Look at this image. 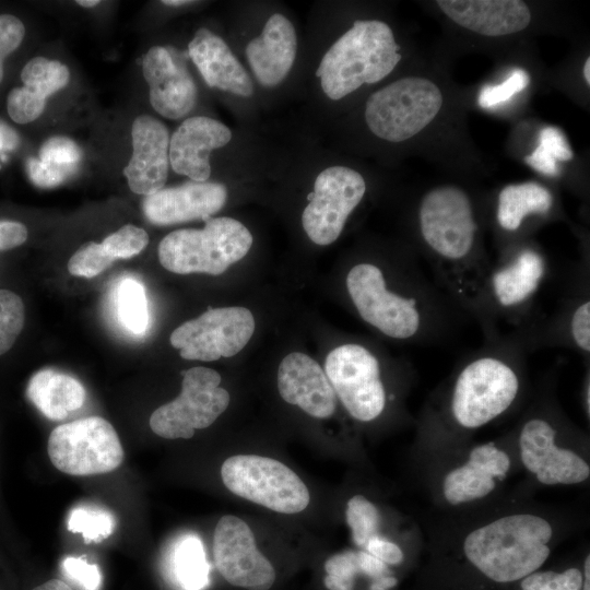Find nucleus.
I'll use <instances>...</instances> for the list:
<instances>
[{
    "label": "nucleus",
    "mask_w": 590,
    "mask_h": 590,
    "mask_svg": "<svg viewBox=\"0 0 590 590\" xmlns=\"http://www.w3.org/2000/svg\"><path fill=\"white\" fill-rule=\"evenodd\" d=\"M418 227L452 296L477 309L486 302L491 269L477 266L473 259L477 224L470 197L456 186L429 190L418 206Z\"/></svg>",
    "instance_id": "obj_1"
},
{
    "label": "nucleus",
    "mask_w": 590,
    "mask_h": 590,
    "mask_svg": "<svg viewBox=\"0 0 590 590\" xmlns=\"http://www.w3.org/2000/svg\"><path fill=\"white\" fill-rule=\"evenodd\" d=\"M521 392L516 359L505 352H484L469 358L451 377L435 420L453 440L505 415Z\"/></svg>",
    "instance_id": "obj_2"
},
{
    "label": "nucleus",
    "mask_w": 590,
    "mask_h": 590,
    "mask_svg": "<svg viewBox=\"0 0 590 590\" xmlns=\"http://www.w3.org/2000/svg\"><path fill=\"white\" fill-rule=\"evenodd\" d=\"M345 283L361 318L388 338L421 340L436 324L437 305L425 285L394 291L382 269L368 262L351 268Z\"/></svg>",
    "instance_id": "obj_3"
},
{
    "label": "nucleus",
    "mask_w": 590,
    "mask_h": 590,
    "mask_svg": "<svg viewBox=\"0 0 590 590\" xmlns=\"http://www.w3.org/2000/svg\"><path fill=\"white\" fill-rule=\"evenodd\" d=\"M399 50L387 23L355 21L324 54L316 75L324 94L338 101L390 74L402 58Z\"/></svg>",
    "instance_id": "obj_4"
},
{
    "label": "nucleus",
    "mask_w": 590,
    "mask_h": 590,
    "mask_svg": "<svg viewBox=\"0 0 590 590\" xmlns=\"http://www.w3.org/2000/svg\"><path fill=\"white\" fill-rule=\"evenodd\" d=\"M514 463L500 441L449 447L432 475L433 497L440 508L458 512L486 506L498 497Z\"/></svg>",
    "instance_id": "obj_5"
},
{
    "label": "nucleus",
    "mask_w": 590,
    "mask_h": 590,
    "mask_svg": "<svg viewBox=\"0 0 590 590\" xmlns=\"http://www.w3.org/2000/svg\"><path fill=\"white\" fill-rule=\"evenodd\" d=\"M518 461L532 480L544 486H571L588 482L590 463L586 445L548 406L532 409L515 435Z\"/></svg>",
    "instance_id": "obj_6"
},
{
    "label": "nucleus",
    "mask_w": 590,
    "mask_h": 590,
    "mask_svg": "<svg viewBox=\"0 0 590 590\" xmlns=\"http://www.w3.org/2000/svg\"><path fill=\"white\" fill-rule=\"evenodd\" d=\"M251 245V233L241 222L227 216L210 217L201 229L167 234L158 245V259L174 273L219 275L243 259Z\"/></svg>",
    "instance_id": "obj_7"
},
{
    "label": "nucleus",
    "mask_w": 590,
    "mask_h": 590,
    "mask_svg": "<svg viewBox=\"0 0 590 590\" xmlns=\"http://www.w3.org/2000/svg\"><path fill=\"white\" fill-rule=\"evenodd\" d=\"M439 87L421 76H405L373 93L365 105V121L379 139L405 141L427 127L439 113Z\"/></svg>",
    "instance_id": "obj_8"
},
{
    "label": "nucleus",
    "mask_w": 590,
    "mask_h": 590,
    "mask_svg": "<svg viewBox=\"0 0 590 590\" xmlns=\"http://www.w3.org/2000/svg\"><path fill=\"white\" fill-rule=\"evenodd\" d=\"M224 485L233 494L280 514L306 509L310 494L300 477L284 463L258 455H235L221 468Z\"/></svg>",
    "instance_id": "obj_9"
},
{
    "label": "nucleus",
    "mask_w": 590,
    "mask_h": 590,
    "mask_svg": "<svg viewBox=\"0 0 590 590\" xmlns=\"http://www.w3.org/2000/svg\"><path fill=\"white\" fill-rule=\"evenodd\" d=\"M47 451L59 471L76 476L107 473L123 461V449L115 428L101 416L57 426L48 438Z\"/></svg>",
    "instance_id": "obj_10"
},
{
    "label": "nucleus",
    "mask_w": 590,
    "mask_h": 590,
    "mask_svg": "<svg viewBox=\"0 0 590 590\" xmlns=\"http://www.w3.org/2000/svg\"><path fill=\"white\" fill-rule=\"evenodd\" d=\"M324 373L339 401L358 422L377 420L392 400L377 356L364 345L346 343L334 347L326 358Z\"/></svg>",
    "instance_id": "obj_11"
},
{
    "label": "nucleus",
    "mask_w": 590,
    "mask_h": 590,
    "mask_svg": "<svg viewBox=\"0 0 590 590\" xmlns=\"http://www.w3.org/2000/svg\"><path fill=\"white\" fill-rule=\"evenodd\" d=\"M180 394L157 408L150 417V427L166 439H189L196 429L209 427L227 409L229 393L219 387L220 374L197 366L182 371Z\"/></svg>",
    "instance_id": "obj_12"
},
{
    "label": "nucleus",
    "mask_w": 590,
    "mask_h": 590,
    "mask_svg": "<svg viewBox=\"0 0 590 590\" xmlns=\"http://www.w3.org/2000/svg\"><path fill=\"white\" fill-rule=\"evenodd\" d=\"M255 331L251 311L244 307L209 309L170 334V343L185 359L212 362L236 355Z\"/></svg>",
    "instance_id": "obj_13"
},
{
    "label": "nucleus",
    "mask_w": 590,
    "mask_h": 590,
    "mask_svg": "<svg viewBox=\"0 0 590 590\" xmlns=\"http://www.w3.org/2000/svg\"><path fill=\"white\" fill-rule=\"evenodd\" d=\"M365 192L363 176L350 167L331 166L320 172L302 214L309 239L321 246L335 241Z\"/></svg>",
    "instance_id": "obj_14"
},
{
    "label": "nucleus",
    "mask_w": 590,
    "mask_h": 590,
    "mask_svg": "<svg viewBox=\"0 0 590 590\" xmlns=\"http://www.w3.org/2000/svg\"><path fill=\"white\" fill-rule=\"evenodd\" d=\"M213 556L219 573L235 587L269 590L275 581L274 567L258 550L251 529L234 515L217 521Z\"/></svg>",
    "instance_id": "obj_15"
},
{
    "label": "nucleus",
    "mask_w": 590,
    "mask_h": 590,
    "mask_svg": "<svg viewBox=\"0 0 590 590\" xmlns=\"http://www.w3.org/2000/svg\"><path fill=\"white\" fill-rule=\"evenodd\" d=\"M142 71L150 88V103L168 119L186 117L194 107L197 86L185 63L162 46H154L143 57Z\"/></svg>",
    "instance_id": "obj_16"
},
{
    "label": "nucleus",
    "mask_w": 590,
    "mask_h": 590,
    "mask_svg": "<svg viewBox=\"0 0 590 590\" xmlns=\"http://www.w3.org/2000/svg\"><path fill=\"white\" fill-rule=\"evenodd\" d=\"M132 156L123 169L129 188L150 196L162 188L168 176L169 133L158 119L142 115L133 120L131 128Z\"/></svg>",
    "instance_id": "obj_17"
},
{
    "label": "nucleus",
    "mask_w": 590,
    "mask_h": 590,
    "mask_svg": "<svg viewBox=\"0 0 590 590\" xmlns=\"http://www.w3.org/2000/svg\"><path fill=\"white\" fill-rule=\"evenodd\" d=\"M226 200L227 189L223 184L192 180L146 196L142 209L151 223L170 225L208 220L224 206Z\"/></svg>",
    "instance_id": "obj_18"
},
{
    "label": "nucleus",
    "mask_w": 590,
    "mask_h": 590,
    "mask_svg": "<svg viewBox=\"0 0 590 590\" xmlns=\"http://www.w3.org/2000/svg\"><path fill=\"white\" fill-rule=\"evenodd\" d=\"M231 139V130L219 120L203 116L187 118L169 138L170 166L193 181H206L211 175V151L226 145Z\"/></svg>",
    "instance_id": "obj_19"
},
{
    "label": "nucleus",
    "mask_w": 590,
    "mask_h": 590,
    "mask_svg": "<svg viewBox=\"0 0 590 590\" xmlns=\"http://www.w3.org/2000/svg\"><path fill=\"white\" fill-rule=\"evenodd\" d=\"M278 389L285 402L312 417H330L337 409L338 398L326 373L304 353H291L281 361Z\"/></svg>",
    "instance_id": "obj_20"
},
{
    "label": "nucleus",
    "mask_w": 590,
    "mask_h": 590,
    "mask_svg": "<svg viewBox=\"0 0 590 590\" xmlns=\"http://www.w3.org/2000/svg\"><path fill=\"white\" fill-rule=\"evenodd\" d=\"M437 5L452 22L483 36L515 34L531 22L530 9L518 0H439Z\"/></svg>",
    "instance_id": "obj_21"
},
{
    "label": "nucleus",
    "mask_w": 590,
    "mask_h": 590,
    "mask_svg": "<svg viewBox=\"0 0 590 590\" xmlns=\"http://www.w3.org/2000/svg\"><path fill=\"white\" fill-rule=\"evenodd\" d=\"M297 39L293 24L280 13L272 14L257 38L246 47V57L259 83L280 84L288 74L296 56Z\"/></svg>",
    "instance_id": "obj_22"
},
{
    "label": "nucleus",
    "mask_w": 590,
    "mask_h": 590,
    "mask_svg": "<svg viewBox=\"0 0 590 590\" xmlns=\"http://www.w3.org/2000/svg\"><path fill=\"white\" fill-rule=\"evenodd\" d=\"M545 273L544 257L534 249H522L505 264L489 270L486 297L499 309L516 310L533 298Z\"/></svg>",
    "instance_id": "obj_23"
},
{
    "label": "nucleus",
    "mask_w": 590,
    "mask_h": 590,
    "mask_svg": "<svg viewBox=\"0 0 590 590\" xmlns=\"http://www.w3.org/2000/svg\"><path fill=\"white\" fill-rule=\"evenodd\" d=\"M188 54L205 83L239 96H250L252 81L227 44L208 28H199Z\"/></svg>",
    "instance_id": "obj_24"
},
{
    "label": "nucleus",
    "mask_w": 590,
    "mask_h": 590,
    "mask_svg": "<svg viewBox=\"0 0 590 590\" xmlns=\"http://www.w3.org/2000/svg\"><path fill=\"white\" fill-rule=\"evenodd\" d=\"M27 396L47 418L61 421L83 405L85 389L68 374L43 369L31 378Z\"/></svg>",
    "instance_id": "obj_25"
},
{
    "label": "nucleus",
    "mask_w": 590,
    "mask_h": 590,
    "mask_svg": "<svg viewBox=\"0 0 590 590\" xmlns=\"http://www.w3.org/2000/svg\"><path fill=\"white\" fill-rule=\"evenodd\" d=\"M552 205L551 191L538 182L508 185L498 194L496 219L503 229L516 232L526 217L546 214Z\"/></svg>",
    "instance_id": "obj_26"
},
{
    "label": "nucleus",
    "mask_w": 590,
    "mask_h": 590,
    "mask_svg": "<svg viewBox=\"0 0 590 590\" xmlns=\"http://www.w3.org/2000/svg\"><path fill=\"white\" fill-rule=\"evenodd\" d=\"M210 566L200 538L179 536L170 551V574L182 590H203L209 585Z\"/></svg>",
    "instance_id": "obj_27"
},
{
    "label": "nucleus",
    "mask_w": 590,
    "mask_h": 590,
    "mask_svg": "<svg viewBox=\"0 0 590 590\" xmlns=\"http://www.w3.org/2000/svg\"><path fill=\"white\" fill-rule=\"evenodd\" d=\"M20 85L46 99L64 87L70 79L66 64L36 56L27 60L19 73Z\"/></svg>",
    "instance_id": "obj_28"
},
{
    "label": "nucleus",
    "mask_w": 590,
    "mask_h": 590,
    "mask_svg": "<svg viewBox=\"0 0 590 590\" xmlns=\"http://www.w3.org/2000/svg\"><path fill=\"white\" fill-rule=\"evenodd\" d=\"M115 305L122 326L133 334H143L149 311L143 285L133 278L122 279L116 287Z\"/></svg>",
    "instance_id": "obj_29"
},
{
    "label": "nucleus",
    "mask_w": 590,
    "mask_h": 590,
    "mask_svg": "<svg viewBox=\"0 0 590 590\" xmlns=\"http://www.w3.org/2000/svg\"><path fill=\"white\" fill-rule=\"evenodd\" d=\"M345 520L354 544L364 550L368 540L380 534L381 515L377 506L363 495L352 496L345 508Z\"/></svg>",
    "instance_id": "obj_30"
},
{
    "label": "nucleus",
    "mask_w": 590,
    "mask_h": 590,
    "mask_svg": "<svg viewBox=\"0 0 590 590\" xmlns=\"http://www.w3.org/2000/svg\"><path fill=\"white\" fill-rule=\"evenodd\" d=\"M113 515L102 508L79 506L71 510L67 527L83 536L86 543L108 538L115 528Z\"/></svg>",
    "instance_id": "obj_31"
},
{
    "label": "nucleus",
    "mask_w": 590,
    "mask_h": 590,
    "mask_svg": "<svg viewBox=\"0 0 590 590\" xmlns=\"http://www.w3.org/2000/svg\"><path fill=\"white\" fill-rule=\"evenodd\" d=\"M25 308L22 298L0 288V355L7 353L23 330Z\"/></svg>",
    "instance_id": "obj_32"
},
{
    "label": "nucleus",
    "mask_w": 590,
    "mask_h": 590,
    "mask_svg": "<svg viewBox=\"0 0 590 590\" xmlns=\"http://www.w3.org/2000/svg\"><path fill=\"white\" fill-rule=\"evenodd\" d=\"M27 28L20 15L0 11V87L3 85L9 61L22 48Z\"/></svg>",
    "instance_id": "obj_33"
},
{
    "label": "nucleus",
    "mask_w": 590,
    "mask_h": 590,
    "mask_svg": "<svg viewBox=\"0 0 590 590\" xmlns=\"http://www.w3.org/2000/svg\"><path fill=\"white\" fill-rule=\"evenodd\" d=\"M5 113L16 125L25 126L37 120L45 110L46 99L24 86L11 87L4 99Z\"/></svg>",
    "instance_id": "obj_34"
},
{
    "label": "nucleus",
    "mask_w": 590,
    "mask_h": 590,
    "mask_svg": "<svg viewBox=\"0 0 590 590\" xmlns=\"http://www.w3.org/2000/svg\"><path fill=\"white\" fill-rule=\"evenodd\" d=\"M521 590H581L582 571L578 567H568L562 571H533L519 580Z\"/></svg>",
    "instance_id": "obj_35"
},
{
    "label": "nucleus",
    "mask_w": 590,
    "mask_h": 590,
    "mask_svg": "<svg viewBox=\"0 0 590 590\" xmlns=\"http://www.w3.org/2000/svg\"><path fill=\"white\" fill-rule=\"evenodd\" d=\"M324 570L323 583L328 590H354L355 578L361 574L357 551L333 554L326 560Z\"/></svg>",
    "instance_id": "obj_36"
},
{
    "label": "nucleus",
    "mask_w": 590,
    "mask_h": 590,
    "mask_svg": "<svg viewBox=\"0 0 590 590\" xmlns=\"http://www.w3.org/2000/svg\"><path fill=\"white\" fill-rule=\"evenodd\" d=\"M149 244L148 233L127 224L107 236L102 246L113 259H128L140 253Z\"/></svg>",
    "instance_id": "obj_37"
},
{
    "label": "nucleus",
    "mask_w": 590,
    "mask_h": 590,
    "mask_svg": "<svg viewBox=\"0 0 590 590\" xmlns=\"http://www.w3.org/2000/svg\"><path fill=\"white\" fill-rule=\"evenodd\" d=\"M82 151L71 139L55 135L44 142L39 150V161L63 174L70 173L81 161Z\"/></svg>",
    "instance_id": "obj_38"
},
{
    "label": "nucleus",
    "mask_w": 590,
    "mask_h": 590,
    "mask_svg": "<svg viewBox=\"0 0 590 590\" xmlns=\"http://www.w3.org/2000/svg\"><path fill=\"white\" fill-rule=\"evenodd\" d=\"M114 260L102 244L91 241L72 255L68 262V271L72 275L90 279L105 271Z\"/></svg>",
    "instance_id": "obj_39"
},
{
    "label": "nucleus",
    "mask_w": 590,
    "mask_h": 590,
    "mask_svg": "<svg viewBox=\"0 0 590 590\" xmlns=\"http://www.w3.org/2000/svg\"><path fill=\"white\" fill-rule=\"evenodd\" d=\"M529 82V74L522 69H516L503 83L484 85L479 94V105L487 109L506 103L514 95L523 91Z\"/></svg>",
    "instance_id": "obj_40"
},
{
    "label": "nucleus",
    "mask_w": 590,
    "mask_h": 590,
    "mask_svg": "<svg viewBox=\"0 0 590 590\" xmlns=\"http://www.w3.org/2000/svg\"><path fill=\"white\" fill-rule=\"evenodd\" d=\"M568 333L573 344L583 354L590 352V300L583 298L571 310Z\"/></svg>",
    "instance_id": "obj_41"
},
{
    "label": "nucleus",
    "mask_w": 590,
    "mask_h": 590,
    "mask_svg": "<svg viewBox=\"0 0 590 590\" xmlns=\"http://www.w3.org/2000/svg\"><path fill=\"white\" fill-rule=\"evenodd\" d=\"M62 570L84 590H99L102 586L98 566L87 563L83 557H66L62 562Z\"/></svg>",
    "instance_id": "obj_42"
},
{
    "label": "nucleus",
    "mask_w": 590,
    "mask_h": 590,
    "mask_svg": "<svg viewBox=\"0 0 590 590\" xmlns=\"http://www.w3.org/2000/svg\"><path fill=\"white\" fill-rule=\"evenodd\" d=\"M538 146L555 161L567 162L574 157L565 135L555 127H545L540 131Z\"/></svg>",
    "instance_id": "obj_43"
},
{
    "label": "nucleus",
    "mask_w": 590,
    "mask_h": 590,
    "mask_svg": "<svg viewBox=\"0 0 590 590\" xmlns=\"http://www.w3.org/2000/svg\"><path fill=\"white\" fill-rule=\"evenodd\" d=\"M364 551L368 552L388 566L400 565L404 559V553L401 546L381 534L370 538L366 543Z\"/></svg>",
    "instance_id": "obj_44"
},
{
    "label": "nucleus",
    "mask_w": 590,
    "mask_h": 590,
    "mask_svg": "<svg viewBox=\"0 0 590 590\" xmlns=\"http://www.w3.org/2000/svg\"><path fill=\"white\" fill-rule=\"evenodd\" d=\"M26 172L30 179L38 187L51 188L61 184L67 175L37 158H27Z\"/></svg>",
    "instance_id": "obj_45"
},
{
    "label": "nucleus",
    "mask_w": 590,
    "mask_h": 590,
    "mask_svg": "<svg viewBox=\"0 0 590 590\" xmlns=\"http://www.w3.org/2000/svg\"><path fill=\"white\" fill-rule=\"evenodd\" d=\"M28 238V229L23 222L0 219V251L23 245Z\"/></svg>",
    "instance_id": "obj_46"
},
{
    "label": "nucleus",
    "mask_w": 590,
    "mask_h": 590,
    "mask_svg": "<svg viewBox=\"0 0 590 590\" xmlns=\"http://www.w3.org/2000/svg\"><path fill=\"white\" fill-rule=\"evenodd\" d=\"M357 559L361 574L377 579L392 575L389 566L364 550H357Z\"/></svg>",
    "instance_id": "obj_47"
},
{
    "label": "nucleus",
    "mask_w": 590,
    "mask_h": 590,
    "mask_svg": "<svg viewBox=\"0 0 590 590\" xmlns=\"http://www.w3.org/2000/svg\"><path fill=\"white\" fill-rule=\"evenodd\" d=\"M524 162L541 174L557 176L559 168L557 161L538 146L531 154L524 157Z\"/></svg>",
    "instance_id": "obj_48"
},
{
    "label": "nucleus",
    "mask_w": 590,
    "mask_h": 590,
    "mask_svg": "<svg viewBox=\"0 0 590 590\" xmlns=\"http://www.w3.org/2000/svg\"><path fill=\"white\" fill-rule=\"evenodd\" d=\"M20 144L16 131L0 119V155L14 151Z\"/></svg>",
    "instance_id": "obj_49"
},
{
    "label": "nucleus",
    "mask_w": 590,
    "mask_h": 590,
    "mask_svg": "<svg viewBox=\"0 0 590 590\" xmlns=\"http://www.w3.org/2000/svg\"><path fill=\"white\" fill-rule=\"evenodd\" d=\"M398 585V579L393 575H387L374 579L369 590H389Z\"/></svg>",
    "instance_id": "obj_50"
},
{
    "label": "nucleus",
    "mask_w": 590,
    "mask_h": 590,
    "mask_svg": "<svg viewBox=\"0 0 590 590\" xmlns=\"http://www.w3.org/2000/svg\"><path fill=\"white\" fill-rule=\"evenodd\" d=\"M33 590H72L64 581L60 579H50Z\"/></svg>",
    "instance_id": "obj_51"
},
{
    "label": "nucleus",
    "mask_w": 590,
    "mask_h": 590,
    "mask_svg": "<svg viewBox=\"0 0 590 590\" xmlns=\"http://www.w3.org/2000/svg\"><path fill=\"white\" fill-rule=\"evenodd\" d=\"M582 589L581 590H590V555L587 553V555L583 558V566H582Z\"/></svg>",
    "instance_id": "obj_52"
},
{
    "label": "nucleus",
    "mask_w": 590,
    "mask_h": 590,
    "mask_svg": "<svg viewBox=\"0 0 590 590\" xmlns=\"http://www.w3.org/2000/svg\"><path fill=\"white\" fill-rule=\"evenodd\" d=\"M589 393H590V381H589V377H588L586 382H585L583 392H582L583 409H585V412H586L588 418L590 416Z\"/></svg>",
    "instance_id": "obj_53"
},
{
    "label": "nucleus",
    "mask_w": 590,
    "mask_h": 590,
    "mask_svg": "<svg viewBox=\"0 0 590 590\" xmlns=\"http://www.w3.org/2000/svg\"><path fill=\"white\" fill-rule=\"evenodd\" d=\"M75 3L83 8H93L99 4V1L98 0H78L75 1Z\"/></svg>",
    "instance_id": "obj_54"
},
{
    "label": "nucleus",
    "mask_w": 590,
    "mask_h": 590,
    "mask_svg": "<svg viewBox=\"0 0 590 590\" xmlns=\"http://www.w3.org/2000/svg\"><path fill=\"white\" fill-rule=\"evenodd\" d=\"M583 78L587 84H590V58H587L583 66Z\"/></svg>",
    "instance_id": "obj_55"
},
{
    "label": "nucleus",
    "mask_w": 590,
    "mask_h": 590,
    "mask_svg": "<svg viewBox=\"0 0 590 590\" xmlns=\"http://www.w3.org/2000/svg\"><path fill=\"white\" fill-rule=\"evenodd\" d=\"M162 3L165 4V5H170V7H179V5H182V4L191 3V1H187V0H169V1H162Z\"/></svg>",
    "instance_id": "obj_56"
},
{
    "label": "nucleus",
    "mask_w": 590,
    "mask_h": 590,
    "mask_svg": "<svg viewBox=\"0 0 590 590\" xmlns=\"http://www.w3.org/2000/svg\"><path fill=\"white\" fill-rule=\"evenodd\" d=\"M1 168H2V165H1V163H0V170H1Z\"/></svg>",
    "instance_id": "obj_57"
}]
</instances>
